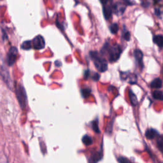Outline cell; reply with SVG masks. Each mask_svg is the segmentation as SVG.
Here are the masks:
<instances>
[{
	"label": "cell",
	"mask_w": 163,
	"mask_h": 163,
	"mask_svg": "<svg viewBox=\"0 0 163 163\" xmlns=\"http://www.w3.org/2000/svg\"><path fill=\"white\" fill-rule=\"evenodd\" d=\"M134 56L136 60L138 61V63L139 65H142V61H143V52L139 50V49H136L134 51Z\"/></svg>",
	"instance_id": "obj_9"
},
{
	"label": "cell",
	"mask_w": 163,
	"mask_h": 163,
	"mask_svg": "<svg viewBox=\"0 0 163 163\" xmlns=\"http://www.w3.org/2000/svg\"><path fill=\"white\" fill-rule=\"evenodd\" d=\"M32 47V43L30 40H27L23 42L21 45V48L23 50H30Z\"/></svg>",
	"instance_id": "obj_15"
},
{
	"label": "cell",
	"mask_w": 163,
	"mask_h": 163,
	"mask_svg": "<svg viewBox=\"0 0 163 163\" xmlns=\"http://www.w3.org/2000/svg\"><path fill=\"white\" fill-rule=\"evenodd\" d=\"M124 39L126 41H129L131 38V34L129 31H126V33H124L123 34Z\"/></svg>",
	"instance_id": "obj_23"
},
{
	"label": "cell",
	"mask_w": 163,
	"mask_h": 163,
	"mask_svg": "<svg viewBox=\"0 0 163 163\" xmlns=\"http://www.w3.org/2000/svg\"><path fill=\"white\" fill-rule=\"evenodd\" d=\"M154 42L158 45L159 47L162 48L163 45V37L161 34H158L154 37Z\"/></svg>",
	"instance_id": "obj_12"
},
{
	"label": "cell",
	"mask_w": 163,
	"mask_h": 163,
	"mask_svg": "<svg viewBox=\"0 0 163 163\" xmlns=\"http://www.w3.org/2000/svg\"><path fill=\"white\" fill-rule=\"evenodd\" d=\"M129 98L131 102V104H133V106H136L138 103V99L136 98V95L134 94L133 92L131 91V90H129Z\"/></svg>",
	"instance_id": "obj_13"
},
{
	"label": "cell",
	"mask_w": 163,
	"mask_h": 163,
	"mask_svg": "<svg viewBox=\"0 0 163 163\" xmlns=\"http://www.w3.org/2000/svg\"><path fill=\"white\" fill-rule=\"evenodd\" d=\"M159 135V132L157 131L156 129H148L146 131V133H145V136H146L147 138L149 139H152L154 138H155L156 136H158Z\"/></svg>",
	"instance_id": "obj_8"
},
{
	"label": "cell",
	"mask_w": 163,
	"mask_h": 163,
	"mask_svg": "<svg viewBox=\"0 0 163 163\" xmlns=\"http://www.w3.org/2000/svg\"><path fill=\"white\" fill-rule=\"evenodd\" d=\"M94 65L99 71L100 72H104L108 69V64L106 60L104 59H101L99 56L94 58Z\"/></svg>",
	"instance_id": "obj_4"
},
{
	"label": "cell",
	"mask_w": 163,
	"mask_h": 163,
	"mask_svg": "<svg viewBox=\"0 0 163 163\" xmlns=\"http://www.w3.org/2000/svg\"><path fill=\"white\" fill-rule=\"evenodd\" d=\"M162 80L160 79L159 78H156L152 82H151L150 86L152 88L158 89H161L162 87Z\"/></svg>",
	"instance_id": "obj_11"
},
{
	"label": "cell",
	"mask_w": 163,
	"mask_h": 163,
	"mask_svg": "<svg viewBox=\"0 0 163 163\" xmlns=\"http://www.w3.org/2000/svg\"><path fill=\"white\" fill-rule=\"evenodd\" d=\"M92 129L94 131L95 133H100V130L99 129V122L97 119L92 122Z\"/></svg>",
	"instance_id": "obj_17"
},
{
	"label": "cell",
	"mask_w": 163,
	"mask_h": 163,
	"mask_svg": "<svg viewBox=\"0 0 163 163\" xmlns=\"http://www.w3.org/2000/svg\"><path fill=\"white\" fill-rule=\"evenodd\" d=\"M129 82L131 84H136L137 82V77L135 74H131L129 77Z\"/></svg>",
	"instance_id": "obj_20"
},
{
	"label": "cell",
	"mask_w": 163,
	"mask_h": 163,
	"mask_svg": "<svg viewBox=\"0 0 163 163\" xmlns=\"http://www.w3.org/2000/svg\"><path fill=\"white\" fill-rule=\"evenodd\" d=\"M153 97L154 99L162 101V92L161 91H154L153 92Z\"/></svg>",
	"instance_id": "obj_16"
},
{
	"label": "cell",
	"mask_w": 163,
	"mask_h": 163,
	"mask_svg": "<svg viewBox=\"0 0 163 163\" xmlns=\"http://www.w3.org/2000/svg\"><path fill=\"white\" fill-rule=\"evenodd\" d=\"M109 61L110 62H115L121 56L122 49L120 45H115L108 49Z\"/></svg>",
	"instance_id": "obj_2"
},
{
	"label": "cell",
	"mask_w": 163,
	"mask_h": 163,
	"mask_svg": "<svg viewBox=\"0 0 163 163\" xmlns=\"http://www.w3.org/2000/svg\"><path fill=\"white\" fill-rule=\"evenodd\" d=\"M108 1V0H100L101 4H103V5H105L107 3Z\"/></svg>",
	"instance_id": "obj_28"
},
{
	"label": "cell",
	"mask_w": 163,
	"mask_h": 163,
	"mask_svg": "<svg viewBox=\"0 0 163 163\" xmlns=\"http://www.w3.org/2000/svg\"><path fill=\"white\" fill-rule=\"evenodd\" d=\"M117 161L119 163H131L129 160L127 159L125 157H119V158L117 159Z\"/></svg>",
	"instance_id": "obj_21"
},
{
	"label": "cell",
	"mask_w": 163,
	"mask_h": 163,
	"mask_svg": "<svg viewBox=\"0 0 163 163\" xmlns=\"http://www.w3.org/2000/svg\"><path fill=\"white\" fill-rule=\"evenodd\" d=\"M103 11L104 18L106 19H109L110 18V17H111L112 15V10L109 6L104 5L103 8Z\"/></svg>",
	"instance_id": "obj_10"
},
{
	"label": "cell",
	"mask_w": 163,
	"mask_h": 163,
	"mask_svg": "<svg viewBox=\"0 0 163 163\" xmlns=\"http://www.w3.org/2000/svg\"><path fill=\"white\" fill-rule=\"evenodd\" d=\"M155 13L157 16H160L161 14V11L160 10L159 8H156L155 9Z\"/></svg>",
	"instance_id": "obj_26"
},
{
	"label": "cell",
	"mask_w": 163,
	"mask_h": 163,
	"mask_svg": "<svg viewBox=\"0 0 163 163\" xmlns=\"http://www.w3.org/2000/svg\"><path fill=\"white\" fill-rule=\"evenodd\" d=\"M82 142L86 146H89V145L92 144L93 140L91 136H89V135H85L82 138Z\"/></svg>",
	"instance_id": "obj_14"
},
{
	"label": "cell",
	"mask_w": 163,
	"mask_h": 163,
	"mask_svg": "<svg viewBox=\"0 0 163 163\" xmlns=\"http://www.w3.org/2000/svg\"><path fill=\"white\" fill-rule=\"evenodd\" d=\"M157 142H158V146L159 149L162 152V149L163 147V141H162V138L161 136H160V137L159 138V139Z\"/></svg>",
	"instance_id": "obj_22"
},
{
	"label": "cell",
	"mask_w": 163,
	"mask_h": 163,
	"mask_svg": "<svg viewBox=\"0 0 163 163\" xmlns=\"http://www.w3.org/2000/svg\"><path fill=\"white\" fill-rule=\"evenodd\" d=\"M15 94L19 105L22 109H24L27 106L28 98L24 87L20 84L17 85L15 88Z\"/></svg>",
	"instance_id": "obj_1"
},
{
	"label": "cell",
	"mask_w": 163,
	"mask_h": 163,
	"mask_svg": "<svg viewBox=\"0 0 163 163\" xmlns=\"http://www.w3.org/2000/svg\"><path fill=\"white\" fill-rule=\"evenodd\" d=\"M32 45H33V48L34 49H36V50H41V49L44 48L45 42L43 37L41 35L36 36L33 40Z\"/></svg>",
	"instance_id": "obj_5"
},
{
	"label": "cell",
	"mask_w": 163,
	"mask_h": 163,
	"mask_svg": "<svg viewBox=\"0 0 163 163\" xmlns=\"http://www.w3.org/2000/svg\"><path fill=\"white\" fill-rule=\"evenodd\" d=\"M122 1H123L125 3L127 4L128 5H132L133 4L131 0H122Z\"/></svg>",
	"instance_id": "obj_27"
},
{
	"label": "cell",
	"mask_w": 163,
	"mask_h": 163,
	"mask_svg": "<svg viewBox=\"0 0 163 163\" xmlns=\"http://www.w3.org/2000/svg\"><path fill=\"white\" fill-rule=\"evenodd\" d=\"M103 158V152L101 150L99 152L92 153L89 159V163H98Z\"/></svg>",
	"instance_id": "obj_7"
},
{
	"label": "cell",
	"mask_w": 163,
	"mask_h": 163,
	"mask_svg": "<svg viewBox=\"0 0 163 163\" xmlns=\"http://www.w3.org/2000/svg\"><path fill=\"white\" fill-rule=\"evenodd\" d=\"M91 93V90L89 89H84L81 91V94L84 98H88Z\"/></svg>",
	"instance_id": "obj_19"
},
{
	"label": "cell",
	"mask_w": 163,
	"mask_h": 163,
	"mask_svg": "<svg viewBox=\"0 0 163 163\" xmlns=\"http://www.w3.org/2000/svg\"><path fill=\"white\" fill-rule=\"evenodd\" d=\"M100 78V75H99L98 73H94V74L92 75V78L93 80L94 81H98Z\"/></svg>",
	"instance_id": "obj_24"
},
{
	"label": "cell",
	"mask_w": 163,
	"mask_h": 163,
	"mask_svg": "<svg viewBox=\"0 0 163 163\" xmlns=\"http://www.w3.org/2000/svg\"><path fill=\"white\" fill-rule=\"evenodd\" d=\"M89 75H90V71L89 70H88V69H87L85 73H84V78H85L86 79H87V78H89Z\"/></svg>",
	"instance_id": "obj_25"
},
{
	"label": "cell",
	"mask_w": 163,
	"mask_h": 163,
	"mask_svg": "<svg viewBox=\"0 0 163 163\" xmlns=\"http://www.w3.org/2000/svg\"><path fill=\"white\" fill-rule=\"evenodd\" d=\"M18 56V50L15 46H11L7 56V63L8 66H12L15 63Z\"/></svg>",
	"instance_id": "obj_3"
},
{
	"label": "cell",
	"mask_w": 163,
	"mask_h": 163,
	"mask_svg": "<svg viewBox=\"0 0 163 163\" xmlns=\"http://www.w3.org/2000/svg\"><path fill=\"white\" fill-rule=\"evenodd\" d=\"M110 30L112 34L117 33L119 31V26L117 23H113V24L110 26Z\"/></svg>",
	"instance_id": "obj_18"
},
{
	"label": "cell",
	"mask_w": 163,
	"mask_h": 163,
	"mask_svg": "<svg viewBox=\"0 0 163 163\" xmlns=\"http://www.w3.org/2000/svg\"><path fill=\"white\" fill-rule=\"evenodd\" d=\"M0 75H1V76L2 77L3 79L4 80L5 82L7 84V85L10 88H11L12 82H11L8 71L4 66H2L1 69H0Z\"/></svg>",
	"instance_id": "obj_6"
},
{
	"label": "cell",
	"mask_w": 163,
	"mask_h": 163,
	"mask_svg": "<svg viewBox=\"0 0 163 163\" xmlns=\"http://www.w3.org/2000/svg\"><path fill=\"white\" fill-rule=\"evenodd\" d=\"M159 1H160V0H154V3H157L159 2Z\"/></svg>",
	"instance_id": "obj_29"
}]
</instances>
